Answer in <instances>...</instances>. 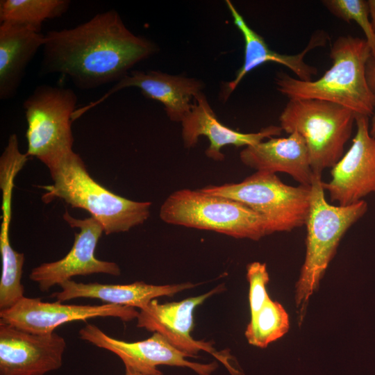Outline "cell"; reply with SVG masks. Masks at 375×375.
<instances>
[{
	"label": "cell",
	"mask_w": 375,
	"mask_h": 375,
	"mask_svg": "<svg viewBox=\"0 0 375 375\" xmlns=\"http://www.w3.org/2000/svg\"><path fill=\"white\" fill-rule=\"evenodd\" d=\"M42 49L40 74L64 75L82 90L118 82L157 51L153 42L133 33L113 9L74 28L48 31Z\"/></svg>",
	"instance_id": "1"
},
{
	"label": "cell",
	"mask_w": 375,
	"mask_h": 375,
	"mask_svg": "<svg viewBox=\"0 0 375 375\" xmlns=\"http://www.w3.org/2000/svg\"><path fill=\"white\" fill-rule=\"evenodd\" d=\"M46 166L53 183L41 187L45 190L43 202L59 199L72 208L87 210L101 224L106 235L128 231L143 224L150 215L151 202L130 200L101 185L73 149Z\"/></svg>",
	"instance_id": "2"
},
{
	"label": "cell",
	"mask_w": 375,
	"mask_h": 375,
	"mask_svg": "<svg viewBox=\"0 0 375 375\" xmlns=\"http://www.w3.org/2000/svg\"><path fill=\"white\" fill-rule=\"evenodd\" d=\"M371 56L366 40L351 35L339 37L331 49L332 65L321 78L304 81L281 72L276 78L277 90L290 99L330 101L369 117L375 110V95L365 76Z\"/></svg>",
	"instance_id": "3"
},
{
	"label": "cell",
	"mask_w": 375,
	"mask_h": 375,
	"mask_svg": "<svg viewBox=\"0 0 375 375\" xmlns=\"http://www.w3.org/2000/svg\"><path fill=\"white\" fill-rule=\"evenodd\" d=\"M322 175L313 174L306 222V254L295 284L294 302L299 325L309 301L316 292L338 245L348 229L367 210L364 200L347 206H333L326 199Z\"/></svg>",
	"instance_id": "4"
},
{
	"label": "cell",
	"mask_w": 375,
	"mask_h": 375,
	"mask_svg": "<svg viewBox=\"0 0 375 375\" xmlns=\"http://www.w3.org/2000/svg\"><path fill=\"white\" fill-rule=\"evenodd\" d=\"M356 114L339 104L312 99H292L281 112L280 126L305 140L312 172L333 167L342 157Z\"/></svg>",
	"instance_id": "5"
},
{
	"label": "cell",
	"mask_w": 375,
	"mask_h": 375,
	"mask_svg": "<svg viewBox=\"0 0 375 375\" xmlns=\"http://www.w3.org/2000/svg\"><path fill=\"white\" fill-rule=\"evenodd\" d=\"M159 215L167 224L212 231L235 238L257 241L269 235L265 220L251 208L200 189L172 193L162 203Z\"/></svg>",
	"instance_id": "6"
},
{
	"label": "cell",
	"mask_w": 375,
	"mask_h": 375,
	"mask_svg": "<svg viewBox=\"0 0 375 375\" xmlns=\"http://www.w3.org/2000/svg\"><path fill=\"white\" fill-rule=\"evenodd\" d=\"M200 190L247 206L263 218L269 235L303 226L308 215L310 186L286 185L269 172L256 171L240 183Z\"/></svg>",
	"instance_id": "7"
},
{
	"label": "cell",
	"mask_w": 375,
	"mask_h": 375,
	"mask_svg": "<svg viewBox=\"0 0 375 375\" xmlns=\"http://www.w3.org/2000/svg\"><path fill=\"white\" fill-rule=\"evenodd\" d=\"M77 100L71 88L47 84L35 88L23 103L28 156L47 165L72 150V122Z\"/></svg>",
	"instance_id": "8"
},
{
	"label": "cell",
	"mask_w": 375,
	"mask_h": 375,
	"mask_svg": "<svg viewBox=\"0 0 375 375\" xmlns=\"http://www.w3.org/2000/svg\"><path fill=\"white\" fill-rule=\"evenodd\" d=\"M78 335L81 340L117 355L125 368L144 375H163L157 368L159 365L188 367L198 375H211L218 366L216 362L203 364L188 360V354L175 348L158 333L142 341L128 342L110 337L97 326L87 324Z\"/></svg>",
	"instance_id": "9"
},
{
	"label": "cell",
	"mask_w": 375,
	"mask_h": 375,
	"mask_svg": "<svg viewBox=\"0 0 375 375\" xmlns=\"http://www.w3.org/2000/svg\"><path fill=\"white\" fill-rule=\"evenodd\" d=\"M63 219L69 226L80 231L74 233L73 246L64 258L42 263L31 270L29 278L38 284L40 290L48 291L75 276L99 273L119 276L121 270L117 264L99 260L94 256L99 240L104 233L101 224L92 216L83 219L74 218L67 210Z\"/></svg>",
	"instance_id": "10"
},
{
	"label": "cell",
	"mask_w": 375,
	"mask_h": 375,
	"mask_svg": "<svg viewBox=\"0 0 375 375\" xmlns=\"http://www.w3.org/2000/svg\"><path fill=\"white\" fill-rule=\"evenodd\" d=\"M138 314L133 307L110 303L70 305L24 297L12 307L0 310V322L31 333L48 335L54 333L59 326L72 322L106 317L129 322L137 319Z\"/></svg>",
	"instance_id": "11"
},
{
	"label": "cell",
	"mask_w": 375,
	"mask_h": 375,
	"mask_svg": "<svg viewBox=\"0 0 375 375\" xmlns=\"http://www.w3.org/2000/svg\"><path fill=\"white\" fill-rule=\"evenodd\" d=\"M224 290L219 285L201 295L178 302L160 303L153 299L140 310L137 326L162 335L172 346L190 357H197L201 351H207L222 361L232 375H242L229 361L228 357L217 353L209 342L196 340L190 335L193 329L195 308L214 294Z\"/></svg>",
	"instance_id": "12"
},
{
	"label": "cell",
	"mask_w": 375,
	"mask_h": 375,
	"mask_svg": "<svg viewBox=\"0 0 375 375\" xmlns=\"http://www.w3.org/2000/svg\"><path fill=\"white\" fill-rule=\"evenodd\" d=\"M355 122L356 133L349 149L332 167L331 181L324 182L331 201L341 206L375 192V138L369 133L368 117L356 115Z\"/></svg>",
	"instance_id": "13"
},
{
	"label": "cell",
	"mask_w": 375,
	"mask_h": 375,
	"mask_svg": "<svg viewBox=\"0 0 375 375\" xmlns=\"http://www.w3.org/2000/svg\"><path fill=\"white\" fill-rule=\"evenodd\" d=\"M65 349L56 333L34 334L0 322L1 375H45L62 366Z\"/></svg>",
	"instance_id": "14"
},
{
	"label": "cell",
	"mask_w": 375,
	"mask_h": 375,
	"mask_svg": "<svg viewBox=\"0 0 375 375\" xmlns=\"http://www.w3.org/2000/svg\"><path fill=\"white\" fill-rule=\"evenodd\" d=\"M130 87L139 88L145 97L161 103L170 120L181 122L192 109V99L202 92L204 86L202 81L183 76L171 75L154 70L132 71L99 99L77 108L73 114L72 120L81 117L115 93Z\"/></svg>",
	"instance_id": "15"
},
{
	"label": "cell",
	"mask_w": 375,
	"mask_h": 375,
	"mask_svg": "<svg viewBox=\"0 0 375 375\" xmlns=\"http://www.w3.org/2000/svg\"><path fill=\"white\" fill-rule=\"evenodd\" d=\"M226 4L234 24L243 36L244 56L243 65L236 72L235 78L225 83L222 86V99L226 101L247 73L267 62H274L285 66L293 72L299 80L312 81V77L317 74V69L306 64L304 62V57L312 49L325 44L328 36L324 32L315 33L306 47L299 53L281 54L269 48L264 38L249 26L231 1L226 0Z\"/></svg>",
	"instance_id": "16"
},
{
	"label": "cell",
	"mask_w": 375,
	"mask_h": 375,
	"mask_svg": "<svg viewBox=\"0 0 375 375\" xmlns=\"http://www.w3.org/2000/svg\"><path fill=\"white\" fill-rule=\"evenodd\" d=\"M181 124L185 147L188 149L193 147L200 136H205L210 142L206 154L215 160H224L222 149L224 146L231 144L237 147H246L266 138L278 136L283 131L281 126L274 125L267 126L259 132L249 133L231 129L219 122L202 92L195 96L192 109Z\"/></svg>",
	"instance_id": "17"
},
{
	"label": "cell",
	"mask_w": 375,
	"mask_h": 375,
	"mask_svg": "<svg viewBox=\"0 0 375 375\" xmlns=\"http://www.w3.org/2000/svg\"><path fill=\"white\" fill-rule=\"evenodd\" d=\"M241 161L257 171L291 176L299 185L310 186L314 173L304 138L297 132L287 138H270L246 147L240 154Z\"/></svg>",
	"instance_id": "18"
},
{
	"label": "cell",
	"mask_w": 375,
	"mask_h": 375,
	"mask_svg": "<svg viewBox=\"0 0 375 375\" xmlns=\"http://www.w3.org/2000/svg\"><path fill=\"white\" fill-rule=\"evenodd\" d=\"M196 285L190 282L156 285L142 281L129 284H102L78 283L69 280L62 283L60 285L61 290L53 293L51 297L60 302L77 298L97 299L110 304L138 308L141 310L157 297H172Z\"/></svg>",
	"instance_id": "19"
},
{
	"label": "cell",
	"mask_w": 375,
	"mask_h": 375,
	"mask_svg": "<svg viewBox=\"0 0 375 375\" xmlns=\"http://www.w3.org/2000/svg\"><path fill=\"white\" fill-rule=\"evenodd\" d=\"M44 44V34L10 22L0 24V99L16 94L26 69Z\"/></svg>",
	"instance_id": "20"
},
{
	"label": "cell",
	"mask_w": 375,
	"mask_h": 375,
	"mask_svg": "<svg viewBox=\"0 0 375 375\" xmlns=\"http://www.w3.org/2000/svg\"><path fill=\"white\" fill-rule=\"evenodd\" d=\"M10 215L3 214L0 232L1 275L0 278V310H6L24 297L22 284L24 254L12 247L9 238Z\"/></svg>",
	"instance_id": "21"
},
{
	"label": "cell",
	"mask_w": 375,
	"mask_h": 375,
	"mask_svg": "<svg viewBox=\"0 0 375 375\" xmlns=\"http://www.w3.org/2000/svg\"><path fill=\"white\" fill-rule=\"evenodd\" d=\"M69 0H1L0 22L21 24L41 33L42 23L64 15Z\"/></svg>",
	"instance_id": "22"
},
{
	"label": "cell",
	"mask_w": 375,
	"mask_h": 375,
	"mask_svg": "<svg viewBox=\"0 0 375 375\" xmlns=\"http://www.w3.org/2000/svg\"><path fill=\"white\" fill-rule=\"evenodd\" d=\"M290 329L289 315L278 301L269 299L248 324L245 337L251 345L265 348L283 337Z\"/></svg>",
	"instance_id": "23"
},
{
	"label": "cell",
	"mask_w": 375,
	"mask_h": 375,
	"mask_svg": "<svg viewBox=\"0 0 375 375\" xmlns=\"http://www.w3.org/2000/svg\"><path fill=\"white\" fill-rule=\"evenodd\" d=\"M323 3L333 15L348 22L353 20L360 26L371 49L372 55L375 56V31L369 19L367 1L327 0Z\"/></svg>",
	"instance_id": "24"
},
{
	"label": "cell",
	"mask_w": 375,
	"mask_h": 375,
	"mask_svg": "<svg viewBox=\"0 0 375 375\" xmlns=\"http://www.w3.org/2000/svg\"><path fill=\"white\" fill-rule=\"evenodd\" d=\"M249 284V301L251 316L258 312L270 297L267 292L269 276L265 263L253 262L247 267Z\"/></svg>",
	"instance_id": "25"
},
{
	"label": "cell",
	"mask_w": 375,
	"mask_h": 375,
	"mask_svg": "<svg viewBox=\"0 0 375 375\" xmlns=\"http://www.w3.org/2000/svg\"><path fill=\"white\" fill-rule=\"evenodd\" d=\"M365 76L368 86L372 92L375 95V56L372 55L367 62ZM369 133L372 138H375V110L372 117Z\"/></svg>",
	"instance_id": "26"
},
{
	"label": "cell",
	"mask_w": 375,
	"mask_h": 375,
	"mask_svg": "<svg viewBox=\"0 0 375 375\" xmlns=\"http://www.w3.org/2000/svg\"><path fill=\"white\" fill-rule=\"evenodd\" d=\"M369 9L371 22L375 31V0L367 1Z\"/></svg>",
	"instance_id": "27"
},
{
	"label": "cell",
	"mask_w": 375,
	"mask_h": 375,
	"mask_svg": "<svg viewBox=\"0 0 375 375\" xmlns=\"http://www.w3.org/2000/svg\"><path fill=\"white\" fill-rule=\"evenodd\" d=\"M125 375H144L133 369L125 368Z\"/></svg>",
	"instance_id": "28"
}]
</instances>
